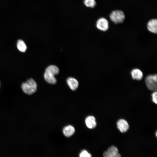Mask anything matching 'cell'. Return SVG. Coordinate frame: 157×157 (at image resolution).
Returning <instances> with one entry per match:
<instances>
[{"mask_svg": "<svg viewBox=\"0 0 157 157\" xmlns=\"http://www.w3.org/2000/svg\"><path fill=\"white\" fill-rule=\"evenodd\" d=\"M59 72L58 67L56 65H51L46 68L44 74V76L45 80L51 84H55L57 82L55 76Z\"/></svg>", "mask_w": 157, "mask_h": 157, "instance_id": "1", "label": "cell"}, {"mask_svg": "<svg viewBox=\"0 0 157 157\" xmlns=\"http://www.w3.org/2000/svg\"><path fill=\"white\" fill-rule=\"evenodd\" d=\"M37 83L32 78L28 79L21 85L23 91L28 95H31L35 93L37 90Z\"/></svg>", "mask_w": 157, "mask_h": 157, "instance_id": "2", "label": "cell"}, {"mask_svg": "<svg viewBox=\"0 0 157 157\" xmlns=\"http://www.w3.org/2000/svg\"><path fill=\"white\" fill-rule=\"evenodd\" d=\"M145 82L148 88L154 91L157 90V76L156 74L149 75L146 76Z\"/></svg>", "mask_w": 157, "mask_h": 157, "instance_id": "3", "label": "cell"}, {"mask_svg": "<svg viewBox=\"0 0 157 157\" xmlns=\"http://www.w3.org/2000/svg\"><path fill=\"white\" fill-rule=\"evenodd\" d=\"M125 17L124 13L120 10H114L111 13L110 15L111 20L116 24L122 23Z\"/></svg>", "mask_w": 157, "mask_h": 157, "instance_id": "4", "label": "cell"}, {"mask_svg": "<svg viewBox=\"0 0 157 157\" xmlns=\"http://www.w3.org/2000/svg\"><path fill=\"white\" fill-rule=\"evenodd\" d=\"M104 157H121L117 148L114 146L109 147L103 153Z\"/></svg>", "mask_w": 157, "mask_h": 157, "instance_id": "5", "label": "cell"}, {"mask_svg": "<svg viewBox=\"0 0 157 157\" xmlns=\"http://www.w3.org/2000/svg\"><path fill=\"white\" fill-rule=\"evenodd\" d=\"M96 26L99 30L106 31L108 29L109 23L106 19L101 17L98 19L97 21Z\"/></svg>", "mask_w": 157, "mask_h": 157, "instance_id": "6", "label": "cell"}, {"mask_svg": "<svg viewBox=\"0 0 157 157\" xmlns=\"http://www.w3.org/2000/svg\"><path fill=\"white\" fill-rule=\"evenodd\" d=\"M117 128L122 133L127 131L129 128L128 123L124 119H120L118 121L117 123Z\"/></svg>", "mask_w": 157, "mask_h": 157, "instance_id": "7", "label": "cell"}, {"mask_svg": "<svg viewBox=\"0 0 157 157\" xmlns=\"http://www.w3.org/2000/svg\"><path fill=\"white\" fill-rule=\"evenodd\" d=\"M85 124L89 129H92L95 128L97 125V122L95 117L92 115L88 116L85 120Z\"/></svg>", "mask_w": 157, "mask_h": 157, "instance_id": "8", "label": "cell"}, {"mask_svg": "<svg viewBox=\"0 0 157 157\" xmlns=\"http://www.w3.org/2000/svg\"><path fill=\"white\" fill-rule=\"evenodd\" d=\"M148 30L154 34L157 32V20L156 19H153L149 20L147 25Z\"/></svg>", "mask_w": 157, "mask_h": 157, "instance_id": "9", "label": "cell"}, {"mask_svg": "<svg viewBox=\"0 0 157 157\" xmlns=\"http://www.w3.org/2000/svg\"><path fill=\"white\" fill-rule=\"evenodd\" d=\"M66 82L71 90H75L78 88L79 83L76 78L72 77H69L67 79Z\"/></svg>", "mask_w": 157, "mask_h": 157, "instance_id": "10", "label": "cell"}, {"mask_svg": "<svg viewBox=\"0 0 157 157\" xmlns=\"http://www.w3.org/2000/svg\"><path fill=\"white\" fill-rule=\"evenodd\" d=\"M131 74L133 79L138 81L142 79L143 75L141 70L138 68H135L132 70Z\"/></svg>", "mask_w": 157, "mask_h": 157, "instance_id": "11", "label": "cell"}, {"mask_svg": "<svg viewBox=\"0 0 157 157\" xmlns=\"http://www.w3.org/2000/svg\"><path fill=\"white\" fill-rule=\"evenodd\" d=\"M63 132L65 137H69L73 135L75 133V129L72 126L68 125L63 128Z\"/></svg>", "mask_w": 157, "mask_h": 157, "instance_id": "12", "label": "cell"}, {"mask_svg": "<svg viewBox=\"0 0 157 157\" xmlns=\"http://www.w3.org/2000/svg\"><path fill=\"white\" fill-rule=\"evenodd\" d=\"M17 47L18 50L20 51L24 52L27 49V46L24 42L22 40H18L17 43Z\"/></svg>", "mask_w": 157, "mask_h": 157, "instance_id": "13", "label": "cell"}, {"mask_svg": "<svg viewBox=\"0 0 157 157\" xmlns=\"http://www.w3.org/2000/svg\"><path fill=\"white\" fill-rule=\"evenodd\" d=\"M83 3L85 6L91 8L94 7L96 5L95 0H84Z\"/></svg>", "mask_w": 157, "mask_h": 157, "instance_id": "14", "label": "cell"}, {"mask_svg": "<svg viewBox=\"0 0 157 157\" xmlns=\"http://www.w3.org/2000/svg\"><path fill=\"white\" fill-rule=\"evenodd\" d=\"M79 157H92V155L85 149L82 150L79 154Z\"/></svg>", "mask_w": 157, "mask_h": 157, "instance_id": "15", "label": "cell"}, {"mask_svg": "<svg viewBox=\"0 0 157 157\" xmlns=\"http://www.w3.org/2000/svg\"><path fill=\"white\" fill-rule=\"evenodd\" d=\"M157 93L156 91H154L151 94L152 100L153 102L156 104L157 103Z\"/></svg>", "mask_w": 157, "mask_h": 157, "instance_id": "16", "label": "cell"}, {"mask_svg": "<svg viewBox=\"0 0 157 157\" xmlns=\"http://www.w3.org/2000/svg\"><path fill=\"white\" fill-rule=\"evenodd\" d=\"M0 85H1V84H0Z\"/></svg>", "mask_w": 157, "mask_h": 157, "instance_id": "17", "label": "cell"}]
</instances>
